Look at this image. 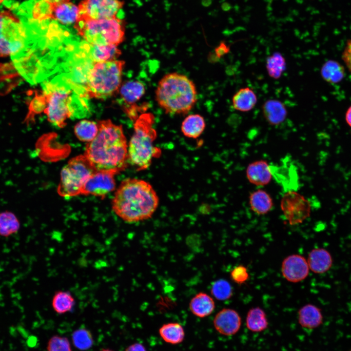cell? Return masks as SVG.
<instances>
[{"label":"cell","instance_id":"obj_1","mask_svg":"<svg viewBox=\"0 0 351 351\" xmlns=\"http://www.w3.org/2000/svg\"><path fill=\"white\" fill-rule=\"evenodd\" d=\"M96 137L86 145L84 156L96 171L116 175L124 171L128 160V144L121 125L111 120L98 121Z\"/></svg>","mask_w":351,"mask_h":351},{"label":"cell","instance_id":"obj_2","mask_svg":"<svg viewBox=\"0 0 351 351\" xmlns=\"http://www.w3.org/2000/svg\"><path fill=\"white\" fill-rule=\"evenodd\" d=\"M159 202L157 194L149 182L128 178L121 182L116 191L112 209L123 221L133 223L150 218Z\"/></svg>","mask_w":351,"mask_h":351},{"label":"cell","instance_id":"obj_3","mask_svg":"<svg viewBox=\"0 0 351 351\" xmlns=\"http://www.w3.org/2000/svg\"><path fill=\"white\" fill-rule=\"evenodd\" d=\"M155 95L157 104L168 114L185 115L197 102V93L194 82L176 72L167 74L160 79Z\"/></svg>","mask_w":351,"mask_h":351},{"label":"cell","instance_id":"obj_4","mask_svg":"<svg viewBox=\"0 0 351 351\" xmlns=\"http://www.w3.org/2000/svg\"><path fill=\"white\" fill-rule=\"evenodd\" d=\"M154 115L142 113L135 120L134 133L128 145V160L138 171L148 169L154 158L159 157L160 149L154 145L157 133L153 127Z\"/></svg>","mask_w":351,"mask_h":351},{"label":"cell","instance_id":"obj_5","mask_svg":"<svg viewBox=\"0 0 351 351\" xmlns=\"http://www.w3.org/2000/svg\"><path fill=\"white\" fill-rule=\"evenodd\" d=\"M124 65L125 61L117 59L94 62L86 76L83 97L105 99L118 91Z\"/></svg>","mask_w":351,"mask_h":351},{"label":"cell","instance_id":"obj_6","mask_svg":"<svg viewBox=\"0 0 351 351\" xmlns=\"http://www.w3.org/2000/svg\"><path fill=\"white\" fill-rule=\"evenodd\" d=\"M125 22L116 17L103 20L78 18L74 28L86 43L117 46L125 39Z\"/></svg>","mask_w":351,"mask_h":351},{"label":"cell","instance_id":"obj_7","mask_svg":"<svg viewBox=\"0 0 351 351\" xmlns=\"http://www.w3.org/2000/svg\"><path fill=\"white\" fill-rule=\"evenodd\" d=\"M42 92L45 102L44 113L48 120L59 128L66 125V121L74 114L71 106L70 87L58 81L44 83Z\"/></svg>","mask_w":351,"mask_h":351},{"label":"cell","instance_id":"obj_8","mask_svg":"<svg viewBox=\"0 0 351 351\" xmlns=\"http://www.w3.org/2000/svg\"><path fill=\"white\" fill-rule=\"evenodd\" d=\"M95 171L84 155L73 157L61 171L57 190L58 195L62 197L81 195L85 183Z\"/></svg>","mask_w":351,"mask_h":351},{"label":"cell","instance_id":"obj_9","mask_svg":"<svg viewBox=\"0 0 351 351\" xmlns=\"http://www.w3.org/2000/svg\"><path fill=\"white\" fill-rule=\"evenodd\" d=\"M27 40L20 18L8 11L0 12V57L12 56L22 50Z\"/></svg>","mask_w":351,"mask_h":351},{"label":"cell","instance_id":"obj_10","mask_svg":"<svg viewBox=\"0 0 351 351\" xmlns=\"http://www.w3.org/2000/svg\"><path fill=\"white\" fill-rule=\"evenodd\" d=\"M124 4L120 0H82L78 5V18L95 20L115 18Z\"/></svg>","mask_w":351,"mask_h":351},{"label":"cell","instance_id":"obj_11","mask_svg":"<svg viewBox=\"0 0 351 351\" xmlns=\"http://www.w3.org/2000/svg\"><path fill=\"white\" fill-rule=\"evenodd\" d=\"M281 209L292 225L302 223L311 214V206L308 199L296 191L286 192L281 201Z\"/></svg>","mask_w":351,"mask_h":351},{"label":"cell","instance_id":"obj_12","mask_svg":"<svg viewBox=\"0 0 351 351\" xmlns=\"http://www.w3.org/2000/svg\"><path fill=\"white\" fill-rule=\"evenodd\" d=\"M115 175L114 173L109 171H95L85 183L81 195L104 198L115 190Z\"/></svg>","mask_w":351,"mask_h":351},{"label":"cell","instance_id":"obj_13","mask_svg":"<svg viewBox=\"0 0 351 351\" xmlns=\"http://www.w3.org/2000/svg\"><path fill=\"white\" fill-rule=\"evenodd\" d=\"M281 271L286 280L292 283H298L307 277L310 269L307 260L304 256L293 254L283 259Z\"/></svg>","mask_w":351,"mask_h":351},{"label":"cell","instance_id":"obj_14","mask_svg":"<svg viewBox=\"0 0 351 351\" xmlns=\"http://www.w3.org/2000/svg\"><path fill=\"white\" fill-rule=\"evenodd\" d=\"M272 177L283 188L285 192L296 191L298 186V175L296 168L289 160L279 165H270Z\"/></svg>","mask_w":351,"mask_h":351},{"label":"cell","instance_id":"obj_15","mask_svg":"<svg viewBox=\"0 0 351 351\" xmlns=\"http://www.w3.org/2000/svg\"><path fill=\"white\" fill-rule=\"evenodd\" d=\"M215 330L224 336L235 334L241 326V319L239 313L234 310L224 308L219 311L213 320Z\"/></svg>","mask_w":351,"mask_h":351},{"label":"cell","instance_id":"obj_16","mask_svg":"<svg viewBox=\"0 0 351 351\" xmlns=\"http://www.w3.org/2000/svg\"><path fill=\"white\" fill-rule=\"evenodd\" d=\"M82 47L86 55L93 62L116 60L121 55V51L115 45L88 43L83 45Z\"/></svg>","mask_w":351,"mask_h":351},{"label":"cell","instance_id":"obj_17","mask_svg":"<svg viewBox=\"0 0 351 351\" xmlns=\"http://www.w3.org/2000/svg\"><path fill=\"white\" fill-rule=\"evenodd\" d=\"M307 260L310 270L316 274L326 273L330 270L333 264L331 253L322 248L312 250L309 253Z\"/></svg>","mask_w":351,"mask_h":351},{"label":"cell","instance_id":"obj_18","mask_svg":"<svg viewBox=\"0 0 351 351\" xmlns=\"http://www.w3.org/2000/svg\"><path fill=\"white\" fill-rule=\"evenodd\" d=\"M79 17V8L70 1L52 3L51 19L63 25L75 23Z\"/></svg>","mask_w":351,"mask_h":351},{"label":"cell","instance_id":"obj_19","mask_svg":"<svg viewBox=\"0 0 351 351\" xmlns=\"http://www.w3.org/2000/svg\"><path fill=\"white\" fill-rule=\"evenodd\" d=\"M262 113L266 120L272 125H278L286 119L288 111L285 104L281 101L270 99L264 102Z\"/></svg>","mask_w":351,"mask_h":351},{"label":"cell","instance_id":"obj_20","mask_svg":"<svg viewBox=\"0 0 351 351\" xmlns=\"http://www.w3.org/2000/svg\"><path fill=\"white\" fill-rule=\"evenodd\" d=\"M270 165L264 160L256 161L249 164L246 170V176L249 181L257 186L269 183L272 177Z\"/></svg>","mask_w":351,"mask_h":351},{"label":"cell","instance_id":"obj_21","mask_svg":"<svg viewBox=\"0 0 351 351\" xmlns=\"http://www.w3.org/2000/svg\"><path fill=\"white\" fill-rule=\"evenodd\" d=\"M323 320L321 309L314 305H305L298 312V321L303 328L308 329L316 328L321 325Z\"/></svg>","mask_w":351,"mask_h":351},{"label":"cell","instance_id":"obj_22","mask_svg":"<svg viewBox=\"0 0 351 351\" xmlns=\"http://www.w3.org/2000/svg\"><path fill=\"white\" fill-rule=\"evenodd\" d=\"M120 97L125 104L124 109L135 106L144 95L145 87L143 83L137 80H129L124 83L119 88Z\"/></svg>","mask_w":351,"mask_h":351},{"label":"cell","instance_id":"obj_23","mask_svg":"<svg viewBox=\"0 0 351 351\" xmlns=\"http://www.w3.org/2000/svg\"><path fill=\"white\" fill-rule=\"evenodd\" d=\"M189 309L194 315L199 318H204L213 313L215 309V303L209 294L199 292L191 300Z\"/></svg>","mask_w":351,"mask_h":351},{"label":"cell","instance_id":"obj_24","mask_svg":"<svg viewBox=\"0 0 351 351\" xmlns=\"http://www.w3.org/2000/svg\"><path fill=\"white\" fill-rule=\"evenodd\" d=\"M257 102V96L254 90L249 87L240 89L233 96V107L238 111L248 112L252 110Z\"/></svg>","mask_w":351,"mask_h":351},{"label":"cell","instance_id":"obj_25","mask_svg":"<svg viewBox=\"0 0 351 351\" xmlns=\"http://www.w3.org/2000/svg\"><path fill=\"white\" fill-rule=\"evenodd\" d=\"M206 127L204 117L199 114L188 116L182 121L181 130L183 135L188 138H196L204 132Z\"/></svg>","mask_w":351,"mask_h":351},{"label":"cell","instance_id":"obj_26","mask_svg":"<svg viewBox=\"0 0 351 351\" xmlns=\"http://www.w3.org/2000/svg\"><path fill=\"white\" fill-rule=\"evenodd\" d=\"M158 333L164 341L171 345L180 344L185 336L184 328L177 322L164 324L159 328Z\"/></svg>","mask_w":351,"mask_h":351},{"label":"cell","instance_id":"obj_27","mask_svg":"<svg viewBox=\"0 0 351 351\" xmlns=\"http://www.w3.org/2000/svg\"><path fill=\"white\" fill-rule=\"evenodd\" d=\"M246 325L253 332H260L266 330L269 322L265 311L258 307L250 309L246 318Z\"/></svg>","mask_w":351,"mask_h":351},{"label":"cell","instance_id":"obj_28","mask_svg":"<svg viewBox=\"0 0 351 351\" xmlns=\"http://www.w3.org/2000/svg\"><path fill=\"white\" fill-rule=\"evenodd\" d=\"M249 200L251 209L258 214H265L273 207L272 198L268 193L261 189L253 192Z\"/></svg>","mask_w":351,"mask_h":351},{"label":"cell","instance_id":"obj_29","mask_svg":"<svg viewBox=\"0 0 351 351\" xmlns=\"http://www.w3.org/2000/svg\"><path fill=\"white\" fill-rule=\"evenodd\" d=\"M320 74L327 82L337 83L344 78L345 71L344 66L338 61L328 60L322 66Z\"/></svg>","mask_w":351,"mask_h":351},{"label":"cell","instance_id":"obj_30","mask_svg":"<svg viewBox=\"0 0 351 351\" xmlns=\"http://www.w3.org/2000/svg\"><path fill=\"white\" fill-rule=\"evenodd\" d=\"M75 305V298L68 291H58L54 293L52 297V308L56 313L59 314L71 312Z\"/></svg>","mask_w":351,"mask_h":351},{"label":"cell","instance_id":"obj_31","mask_svg":"<svg viewBox=\"0 0 351 351\" xmlns=\"http://www.w3.org/2000/svg\"><path fill=\"white\" fill-rule=\"evenodd\" d=\"M98 132V126L96 122L82 120L74 127V133L77 137L83 142H89L96 137Z\"/></svg>","mask_w":351,"mask_h":351},{"label":"cell","instance_id":"obj_32","mask_svg":"<svg viewBox=\"0 0 351 351\" xmlns=\"http://www.w3.org/2000/svg\"><path fill=\"white\" fill-rule=\"evenodd\" d=\"M71 339L74 347L82 351L89 350L94 343L92 332L85 327H79L75 330L72 333Z\"/></svg>","mask_w":351,"mask_h":351},{"label":"cell","instance_id":"obj_33","mask_svg":"<svg viewBox=\"0 0 351 351\" xmlns=\"http://www.w3.org/2000/svg\"><path fill=\"white\" fill-rule=\"evenodd\" d=\"M20 227V221L11 212L0 213V235L9 236L17 233Z\"/></svg>","mask_w":351,"mask_h":351},{"label":"cell","instance_id":"obj_34","mask_svg":"<svg viewBox=\"0 0 351 351\" xmlns=\"http://www.w3.org/2000/svg\"><path fill=\"white\" fill-rule=\"evenodd\" d=\"M286 67L284 57L279 52H274L266 59V68L269 76L274 79L279 78Z\"/></svg>","mask_w":351,"mask_h":351},{"label":"cell","instance_id":"obj_35","mask_svg":"<svg viewBox=\"0 0 351 351\" xmlns=\"http://www.w3.org/2000/svg\"><path fill=\"white\" fill-rule=\"evenodd\" d=\"M31 15L32 21L41 22L51 19L52 3L44 0H37L31 8Z\"/></svg>","mask_w":351,"mask_h":351},{"label":"cell","instance_id":"obj_36","mask_svg":"<svg viewBox=\"0 0 351 351\" xmlns=\"http://www.w3.org/2000/svg\"><path fill=\"white\" fill-rule=\"evenodd\" d=\"M211 292L216 299L224 301L229 299L232 296L233 289L228 281L221 279L214 282Z\"/></svg>","mask_w":351,"mask_h":351},{"label":"cell","instance_id":"obj_37","mask_svg":"<svg viewBox=\"0 0 351 351\" xmlns=\"http://www.w3.org/2000/svg\"><path fill=\"white\" fill-rule=\"evenodd\" d=\"M47 351H72L71 343L65 336L54 335L48 340Z\"/></svg>","mask_w":351,"mask_h":351},{"label":"cell","instance_id":"obj_38","mask_svg":"<svg viewBox=\"0 0 351 351\" xmlns=\"http://www.w3.org/2000/svg\"><path fill=\"white\" fill-rule=\"evenodd\" d=\"M230 276L235 283L241 284L249 279V274L247 268L245 266L239 265L232 270Z\"/></svg>","mask_w":351,"mask_h":351},{"label":"cell","instance_id":"obj_39","mask_svg":"<svg viewBox=\"0 0 351 351\" xmlns=\"http://www.w3.org/2000/svg\"><path fill=\"white\" fill-rule=\"evenodd\" d=\"M342 58L349 71L351 73V38L347 42L342 54Z\"/></svg>","mask_w":351,"mask_h":351},{"label":"cell","instance_id":"obj_40","mask_svg":"<svg viewBox=\"0 0 351 351\" xmlns=\"http://www.w3.org/2000/svg\"><path fill=\"white\" fill-rule=\"evenodd\" d=\"M125 351H147L145 346L141 343L136 342L130 344Z\"/></svg>","mask_w":351,"mask_h":351},{"label":"cell","instance_id":"obj_41","mask_svg":"<svg viewBox=\"0 0 351 351\" xmlns=\"http://www.w3.org/2000/svg\"><path fill=\"white\" fill-rule=\"evenodd\" d=\"M215 50L217 53V55H218V56H221L229 52L230 47L227 46L225 42H222L216 48Z\"/></svg>","mask_w":351,"mask_h":351},{"label":"cell","instance_id":"obj_42","mask_svg":"<svg viewBox=\"0 0 351 351\" xmlns=\"http://www.w3.org/2000/svg\"><path fill=\"white\" fill-rule=\"evenodd\" d=\"M345 120L347 124L351 128V105L348 108L346 112Z\"/></svg>","mask_w":351,"mask_h":351},{"label":"cell","instance_id":"obj_43","mask_svg":"<svg viewBox=\"0 0 351 351\" xmlns=\"http://www.w3.org/2000/svg\"><path fill=\"white\" fill-rule=\"evenodd\" d=\"M49 3H52V4H56V3H58L62 2L65 1H70V0H44Z\"/></svg>","mask_w":351,"mask_h":351},{"label":"cell","instance_id":"obj_44","mask_svg":"<svg viewBox=\"0 0 351 351\" xmlns=\"http://www.w3.org/2000/svg\"><path fill=\"white\" fill-rule=\"evenodd\" d=\"M99 351H113L111 349H102V350H101Z\"/></svg>","mask_w":351,"mask_h":351},{"label":"cell","instance_id":"obj_45","mask_svg":"<svg viewBox=\"0 0 351 351\" xmlns=\"http://www.w3.org/2000/svg\"><path fill=\"white\" fill-rule=\"evenodd\" d=\"M5 0H0V4L2 3Z\"/></svg>","mask_w":351,"mask_h":351},{"label":"cell","instance_id":"obj_46","mask_svg":"<svg viewBox=\"0 0 351 351\" xmlns=\"http://www.w3.org/2000/svg\"><path fill=\"white\" fill-rule=\"evenodd\" d=\"M350 351H351V350Z\"/></svg>","mask_w":351,"mask_h":351}]
</instances>
